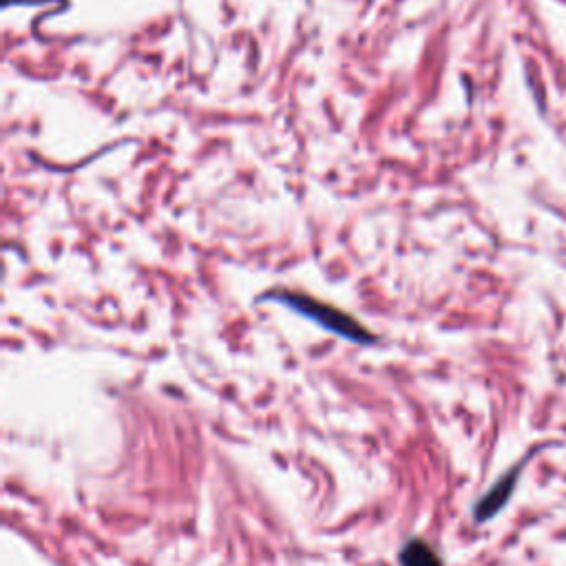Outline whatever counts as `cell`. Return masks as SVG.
<instances>
[{"label":"cell","instance_id":"obj_2","mask_svg":"<svg viewBox=\"0 0 566 566\" xmlns=\"http://www.w3.org/2000/svg\"><path fill=\"white\" fill-rule=\"evenodd\" d=\"M398 560L403 566H443L438 553L421 538H412L403 544Z\"/></svg>","mask_w":566,"mask_h":566},{"label":"cell","instance_id":"obj_3","mask_svg":"<svg viewBox=\"0 0 566 566\" xmlns=\"http://www.w3.org/2000/svg\"><path fill=\"white\" fill-rule=\"evenodd\" d=\"M513 485V476H507L502 482L489 491V494L480 500V505H476V518L478 520H485L489 516H494V513L505 505V500L509 496V489Z\"/></svg>","mask_w":566,"mask_h":566},{"label":"cell","instance_id":"obj_1","mask_svg":"<svg viewBox=\"0 0 566 566\" xmlns=\"http://www.w3.org/2000/svg\"><path fill=\"white\" fill-rule=\"evenodd\" d=\"M277 299L281 303H286L292 310L301 312L303 317H308L312 321H317L319 326H323L326 330L339 334V337L354 341V343H372L374 341V334H370L365 330L359 321L352 319L350 314H345L337 308L326 306V303H319L314 301L306 295H299V292H286V295H277Z\"/></svg>","mask_w":566,"mask_h":566}]
</instances>
